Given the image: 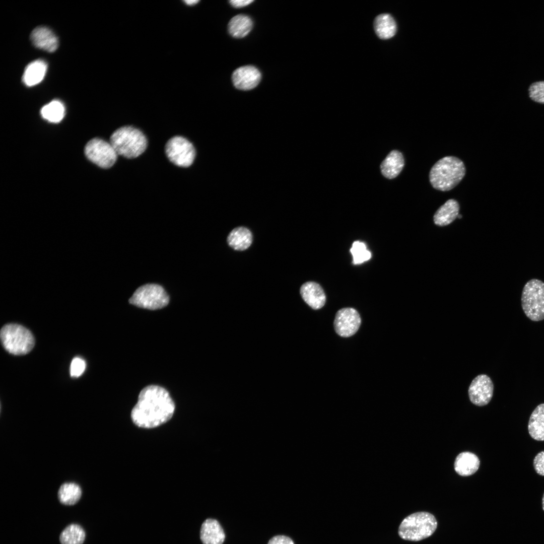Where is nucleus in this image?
Returning a JSON list of instances; mask_svg holds the SVG:
<instances>
[{"mask_svg": "<svg viewBox=\"0 0 544 544\" xmlns=\"http://www.w3.org/2000/svg\"><path fill=\"white\" fill-rule=\"evenodd\" d=\"M169 297L159 285L147 284L138 288L129 300L137 307L149 310L161 309L167 306Z\"/></svg>", "mask_w": 544, "mask_h": 544, "instance_id": "0eeeda50", "label": "nucleus"}, {"mask_svg": "<svg viewBox=\"0 0 544 544\" xmlns=\"http://www.w3.org/2000/svg\"><path fill=\"white\" fill-rule=\"evenodd\" d=\"M86 537L83 528L78 524L67 525L60 533L59 541L61 544H83Z\"/></svg>", "mask_w": 544, "mask_h": 544, "instance_id": "393cba45", "label": "nucleus"}, {"mask_svg": "<svg viewBox=\"0 0 544 544\" xmlns=\"http://www.w3.org/2000/svg\"><path fill=\"white\" fill-rule=\"evenodd\" d=\"M47 69L46 62L42 59L35 60L26 67L22 81L28 87L40 83L44 79Z\"/></svg>", "mask_w": 544, "mask_h": 544, "instance_id": "a211bd4d", "label": "nucleus"}, {"mask_svg": "<svg viewBox=\"0 0 544 544\" xmlns=\"http://www.w3.org/2000/svg\"><path fill=\"white\" fill-rule=\"evenodd\" d=\"M542 509L544 511V493H543V497H542Z\"/></svg>", "mask_w": 544, "mask_h": 544, "instance_id": "72a5a7b5", "label": "nucleus"}, {"mask_svg": "<svg viewBox=\"0 0 544 544\" xmlns=\"http://www.w3.org/2000/svg\"><path fill=\"white\" fill-rule=\"evenodd\" d=\"M87 158L102 168H109L115 163L117 154L111 144L102 139L94 138L85 147Z\"/></svg>", "mask_w": 544, "mask_h": 544, "instance_id": "6e6552de", "label": "nucleus"}, {"mask_svg": "<svg viewBox=\"0 0 544 544\" xmlns=\"http://www.w3.org/2000/svg\"><path fill=\"white\" fill-rule=\"evenodd\" d=\"M1 340L4 349L14 355H23L30 352L35 345L31 331L20 324L9 323L1 329Z\"/></svg>", "mask_w": 544, "mask_h": 544, "instance_id": "39448f33", "label": "nucleus"}, {"mask_svg": "<svg viewBox=\"0 0 544 544\" xmlns=\"http://www.w3.org/2000/svg\"><path fill=\"white\" fill-rule=\"evenodd\" d=\"M165 152L171 162L182 167L190 166L195 156L192 144L185 138L180 136L173 137L167 142Z\"/></svg>", "mask_w": 544, "mask_h": 544, "instance_id": "1a4fd4ad", "label": "nucleus"}, {"mask_svg": "<svg viewBox=\"0 0 544 544\" xmlns=\"http://www.w3.org/2000/svg\"><path fill=\"white\" fill-rule=\"evenodd\" d=\"M374 30L379 38L388 39L392 37L396 32V24L393 17L388 14L377 16L374 22Z\"/></svg>", "mask_w": 544, "mask_h": 544, "instance_id": "4be33fe9", "label": "nucleus"}, {"mask_svg": "<svg viewBox=\"0 0 544 544\" xmlns=\"http://www.w3.org/2000/svg\"><path fill=\"white\" fill-rule=\"evenodd\" d=\"M404 160L402 153L397 150L391 151L380 165L382 175L388 179L397 177L402 170Z\"/></svg>", "mask_w": 544, "mask_h": 544, "instance_id": "dca6fc26", "label": "nucleus"}, {"mask_svg": "<svg viewBox=\"0 0 544 544\" xmlns=\"http://www.w3.org/2000/svg\"><path fill=\"white\" fill-rule=\"evenodd\" d=\"M526 316L533 321L544 319V282L532 279L524 285L521 297Z\"/></svg>", "mask_w": 544, "mask_h": 544, "instance_id": "423d86ee", "label": "nucleus"}, {"mask_svg": "<svg viewBox=\"0 0 544 544\" xmlns=\"http://www.w3.org/2000/svg\"><path fill=\"white\" fill-rule=\"evenodd\" d=\"M252 242L251 231L244 227H238L233 229L227 237L229 245L236 250H244L247 249Z\"/></svg>", "mask_w": 544, "mask_h": 544, "instance_id": "412c9836", "label": "nucleus"}, {"mask_svg": "<svg viewBox=\"0 0 544 544\" xmlns=\"http://www.w3.org/2000/svg\"><path fill=\"white\" fill-rule=\"evenodd\" d=\"M530 437L536 441H544V403L538 405L531 413L528 424Z\"/></svg>", "mask_w": 544, "mask_h": 544, "instance_id": "aec40b11", "label": "nucleus"}, {"mask_svg": "<svg viewBox=\"0 0 544 544\" xmlns=\"http://www.w3.org/2000/svg\"><path fill=\"white\" fill-rule=\"evenodd\" d=\"M529 96L534 102L544 104V81L532 83L528 89Z\"/></svg>", "mask_w": 544, "mask_h": 544, "instance_id": "cd10ccee", "label": "nucleus"}, {"mask_svg": "<svg viewBox=\"0 0 544 544\" xmlns=\"http://www.w3.org/2000/svg\"><path fill=\"white\" fill-rule=\"evenodd\" d=\"M230 4L235 8H242L245 7L251 3L253 0H232L230 2Z\"/></svg>", "mask_w": 544, "mask_h": 544, "instance_id": "2f4dec72", "label": "nucleus"}, {"mask_svg": "<svg viewBox=\"0 0 544 544\" xmlns=\"http://www.w3.org/2000/svg\"><path fill=\"white\" fill-rule=\"evenodd\" d=\"M493 391L494 384L490 377L486 374H480L471 381L468 392L470 401L476 405L482 406L490 401Z\"/></svg>", "mask_w": 544, "mask_h": 544, "instance_id": "9b49d317", "label": "nucleus"}, {"mask_svg": "<svg viewBox=\"0 0 544 544\" xmlns=\"http://www.w3.org/2000/svg\"><path fill=\"white\" fill-rule=\"evenodd\" d=\"M480 463V460L475 454L470 452H461L455 459L454 469L460 475H471L478 470Z\"/></svg>", "mask_w": 544, "mask_h": 544, "instance_id": "f3484780", "label": "nucleus"}, {"mask_svg": "<svg viewBox=\"0 0 544 544\" xmlns=\"http://www.w3.org/2000/svg\"><path fill=\"white\" fill-rule=\"evenodd\" d=\"M43 118L50 122H60L65 114V108L61 102L53 100L44 106L41 110Z\"/></svg>", "mask_w": 544, "mask_h": 544, "instance_id": "a878e982", "label": "nucleus"}, {"mask_svg": "<svg viewBox=\"0 0 544 544\" xmlns=\"http://www.w3.org/2000/svg\"><path fill=\"white\" fill-rule=\"evenodd\" d=\"M300 293L304 301L313 309H320L325 303V293L317 283L307 282L303 284L300 288Z\"/></svg>", "mask_w": 544, "mask_h": 544, "instance_id": "4468645a", "label": "nucleus"}, {"mask_svg": "<svg viewBox=\"0 0 544 544\" xmlns=\"http://www.w3.org/2000/svg\"><path fill=\"white\" fill-rule=\"evenodd\" d=\"M466 172L463 161L454 156H446L437 161L429 172V180L435 189L449 191L462 180Z\"/></svg>", "mask_w": 544, "mask_h": 544, "instance_id": "f03ea898", "label": "nucleus"}, {"mask_svg": "<svg viewBox=\"0 0 544 544\" xmlns=\"http://www.w3.org/2000/svg\"><path fill=\"white\" fill-rule=\"evenodd\" d=\"M198 2H199L198 1H195V0H194V1H184L186 5H190V6L195 5V4H197Z\"/></svg>", "mask_w": 544, "mask_h": 544, "instance_id": "473e14b6", "label": "nucleus"}, {"mask_svg": "<svg viewBox=\"0 0 544 544\" xmlns=\"http://www.w3.org/2000/svg\"><path fill=\"white\" fill-rule=\"evenodd\" d=\"M437 521L433 515L418 512L405 517L398 528L399 536L407 540L417 541L431 536L435 531Z\"/></svg>", "mask_w": 544, "mask_h": 544, "instance_id": "20e7f679", "label": "nucleus"}, {"mask_svg": "<svg viewBox=\"0 0 544 544\" xmlns=\"http://www.w3.org/2000/svg\"><path fill=\"white\" fill-rule=\"evenodd\" d=\"M253 23L251 18L245 15H238L233 17L228 25V31L233 37L241 38L251 30Z\"/></svg>", "mask_w": 544, "mask_h": 544, "instance_id": "5701e85b", "label": "nucleus"}, {"mask_svg": "<svg viewBox=\"0 0 544 544\" xmlns=\"http://www.w3.org/2000/svg\"><path fill=\"white\" fill-rule=\"evenodd\" d=\"M110 143L117 155L128 159L142 154L147 146V140L139 129L125 126L116 129L110 138Z\"/></svg>", "mask_w": 544, "mask_h": 544, "instance_id": "7ed1b4c3", "label": "nucleus"}, {"mask_svg": "<svg viewBox=\"0 0 544 544\" xmlns=\"http://www.w3.org/2000/svg\"><path fill=\"white\" fill-rule=\"evenodd\" d=\"M82 495L80 487L75 483H65L62 484L57 493L59 502L65 505H73L80 500Z\"/></svg>", "mask_w": 544, "mask_h": 544, "instance_id": "b1692460", "label": "nucleus"}, {"mask_svg": "<svg viewBox=\"0 0 544 544\" xmlns=\"http://www.w3.org/2000/svg\"><path fill=\"white\" fill-rule=\"evenodd\" d=\"M461 217H462V216H461V215H459V214H458V216H457V217H458V218L459 219V218H460H460H461Z\"/></svg>", "mask_w": 544, "mask_h": 544, "instance_id": "f704fd0d", "label": "nucleus"}, {"mask_svg": "<svg viewBox=\"0 0 544 544\" xmlns=\"http://www.w3.org/2000/svg\"><path fill=\"white\" fill-rule=\"evenodd\" d=\"M85 360L80 357L74 358L70 365V375L73 377H79L84 373L86 369Z\"/></svg>", "mask_w": 544, "mask_h": 544, "instance_id": "c85d7f7f", "label": "nucleus"}, {"mask_svg": "<svg viewBox=\"0 0 544 544\" xmlns=\"http://www.w3.org/2000/svg\"><path fill=\"white\" fill-rule=\"evenodd\" d=\"M30 39L36 47L49 52H54L58 47L56 36L51 29L45 26L35 28L31 33Z\"/></svg>", "mask_w": 544, "mask_h": 544, "instance_id": "ddd939ff", "label": "nucleus"}, {"mask_svg": "<svg viewBox=\"0 0 544 544\" xmlns=\"http://www.w3.org/2000/svg\"><path fill=\"white\" fill-rule=\"evenodd\" d=\"M533 465L536 472L541 476H544V451L538 453L534 457Z\"/></svg>", "mask_w": 544, "mask_h": 544, "instance_id": "c756f323", "label": "nucleus"}, {"mask_svg": "<svg viewBox=\"0 0 544 544\" xmlns=\"http://www.w3.org/2000/svg\"><path fill=\"white\" fill-rule=\"evenodd\" d=\"M350 251L353 257L354 264H361L368 260L371 257V252L367 249L364 243L356 241L354 242Z\"/></svg>", "mask_w": 544, "mask_h": 544, "instance_id": "bb28decb", "label": "nucleus"}, {"mask_svg": "<svg viewBox=\"0 0 544 544\" xmlns=\"http://www.w3.org/2000/svg\"><path fill=\"white\" fill-rule=\"evenodd\" d=\"M175 404L165 388L155 385L144 388L131 412L132 422L144 428L158 427L173 416Z\"/></svg>", "mask_w": 544, "mask_h": 544, "instance_id": "f257e3e1", "label": "nucleus"}, {"mask_svg": "<svg viewBox=\"0 0 544 544\" xmlns=\"http://www.w3.org/2000/svg\"><path fill=\"white\" fill-rule=\"evenodd\" d=\"M267 544H294V543L290 537L286 535H279L271 538Z\"/></svg>", "mask_w": 544, "mask_h": 544, "instance_id": "7c9ffc66", "label": "nucleus"}, {"mask_svg": "<svg viewBox=\"0 0 544 544\" xmlns=\"http://www.w3.org/2000/svg\"><path fill=\"white\" fill-rule=\"evenodd\" d=\"M200 538L203 544H223L225 534L217 520L208 518L201 525Z\"/></svg>", "mask_w": 544, "mask_h": 544, "instance_id": "2eb2a0df", "label": "nucleus"}, {"mask_svg": "<svg viewBox=\"0 0 544 544\" xmlns=\"http://www.w3.org/2000/svg\"><path fill=\"white\" fill-rule=\"evenodd\" d=\"M459 211V206L456 200L454 199L447 200L435 213V224L440 226L449 225L457 217Z\"/></svg>", "mask_w": 544, "mask_h": 544, "instance_id": "6ab92c4d", "label": "nucleus"}, {"mask_svg": "<svg viewBox=\"0 0 544 544\" xmlns=\"http://www.w3.org/2000/svg\"><path fill=\"white\" fill-rule=\"evenodd\" d=\"M361 319L358 311L351 307L343 308L336 312L334 328L339 336L348 337L355 334L359 329Z\"/></svg>", "mask_w": 544, "mask_h": 544, "instance_id": "9d476101", "label": "nucleus"}, {"mask_svg": "<svg viewBox=\"0 0 544 544\" xmlns=\"http://www.w3.org/2000/svg\"><path fill=\"white\" fill-rule=\"evenodd\" d=\"M232 79L234 86L241 90H249L255 88L261 80L259 71L252 65H245L235 70Z\"/></svg>", "mask_w": 544, "mask_h": 544, "instance_id": "f8f14e48", "label": "nucleus"}]
</instances>
